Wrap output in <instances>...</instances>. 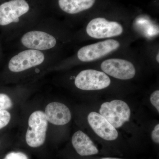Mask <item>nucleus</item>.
Instances as JSON below:
<instances>
[{
  "label": "nucleus",
  "instance_id": "nucleus-1",
  "mask_svg": "<svg viewBox=\"0 0 159 159\" xmlns=\"http://www.w3.org/2000/svg\"><path fill=\"white\" fill-rule=\"evenodd\" d=\"M84 33L86 39L89 41L131 36L135 37L132 31L131 24L129 20L104 16H95L90 19L84 25Z\"/></svg>",
  "mask_w": 159,
  "mask_h": 159
},
{
  "label": "nucleus",
  "instance_id": "nucleus-2",
  "mask_svg": "<svg viewBox=\"0 0 159 159\" xmlns=\"http://www.w3.org/2000/svg\"><path fill=\"white\" fill-rule=\"evenodd\" d=\"M136 39L134 36L122 38L100 40L82 46L76 53L77 60L85 63H93L111 55L129 49Z\"/></svg>",
  "mask_w": 159,
  "mask_h": 159
},
{
  "label": "nucleus",
  "instance_id": "nucleus-3",
  "mask_svg": "<svg viewBox=\"0 0 159 159\" xmlns=\"http://www.w3.org/2000/svg\"><path fill=\"white\" fill-rule=\"evenodd\" d=\"M129 49L96 63H99L100 70L110 77L122 80L133 79L137 74L136 61L141 57Z\"/></svg>",
  "mask_w": 159,
  "mask_h": 159
},
{
  "label": "nucleus",
  "instance_id": "nucleus-4",
  "mask_svg": "<svg viewBox=\"0 0 159 159\" xmlns=\"http://www.w3.org/2000/svg\"><path fill=\"white\" fill-rule=\"evenodd\" d=\"M110 77L101 70L89 69L80 72L74 80L77 89L83 91H98L110 86Z\"/></svg>",
  "mask_w": 159,
  "mask_h": 159
},
{
  "label": "nucleus",
  "instance_id": "nucleus-5",
  "mask_svg": "<svg viewBox=\"0 0 159 159\" xmlns=\"http://www.w3.org/2000/svg\"><path fill=\"white\" fill-rule=\"evenodd\" d=\"M48 127V120L43 112L37 111L31 114L29 128L26 134L27 144L31 148H38L44 143Z\"/></svg>",
  "mask_w": 159,
  "mask_h": 159
},
{
  "label": "nucleus",
  "instance_id": "nucleus-6",
  "mask_svg": "<svg viewBox=\"0 0 159 159\" xmlns=\"http://www.w3.org/2000/svg\"><path fill=\"white\" fill-rule=\"evenodd\" d=\"M99 114L104 117L116 128H119L129 121L131 111L126 102L115 99L102 103Z\"/></svg>",
  "mask_w": 159,
  "mask_h": 159
},
{
  "label": "nucleus",
  "instance_id": "nucleus-7",
  "mask_svg": "<svg viewBox=\"0 0 159 159\" xmlns=\"http://www.w3.org/2000/svg\"><path fill=\"white\" fill-rule=\"evenodd\" d=\"M44 59L41 51L29 49L13 56L9 61L8 67L11 72L19 73L40 65Z\"/></svg>",
  "mask_w": 159,
  "mask_h": 159
},
{
  "label": "nucleus",
  "instance_id": "nucleus-8",
  "mask_svg": "<svg viewBox=\"0 0 159 159\" xmlns=\"http://www.w3.org/2000/svg\"><path fill=\"white\" fill-rule=\"evenodd\" d=\"M26 0H11L0 5V25L6 26L19 21L20 18L29 11Z\"/></svg>",
  "mask_w": 159,
  "mask_h": 159
},
{
  "label": "nucleus",
  "instance_id": "nucleus-9",
  "mask_svg": "<svg viewBox=\"0 0 159 159\" xmlns=\"http://www.w3.org/2000/svg\"><path fill=\"white\" fill-rule=\"evenodd\" d=\"M21 42L26 48L39 51L53 48L57 44V40L54 36L39 31L27 32L22 37Z\"/></svg>",
  "mask_w": 159,
  "mask_h": 159
},
{
  "label": "nucleus",
  "instance_id": "nucleus-10",
  "mask_svg": "<svg viewBox=\"0 0 159 159\" xmlns=\"http://www.w3.org/2000/svg\"><path fill=\"white\" fill-rule=\"evenodd\" d=\"M88 121L95 133L107 141H114L118 138L119 134L115 127L102 116L96 112L89 114Z\"/></svg>",
  "mask_w": 159,
  "mask_h": 159
},
{
  "label": "nucleus",
  "instance_id": "nucleus-11",
  "mask_svg": "<svg viewBox=\"0 0 159 159\" xmlns=\"http://www.w3.org/2000/svg\"><path fill=\"white\" fill-rule=\"evenodd\" d=\"M47 120L55 125H64L70 122L71 113L66 106L59 102L49 103L45 111Z\"/></svg>",
  "mask_w": 159,
  "mask_h": 159
},
{
  "label": "nucleus",
  "instance_id": "nucleus-12",
  "mask_svg": "<svg viewBox=\"0 0 159 159\" xmlns=\"http://www.w3.org/2000/svg\"><path fill=\"white\" fill-rule=\"evenodd\" d=\"M73 147L77 153L81 156H89L99 152L96 145L89 137L81 130H78L72 138Z\"/></svg>",
  "mask_w": 159,
  "mask_h": 159
},
{
  "label": "nucleus",
  "instance_id": "nucleus-13",
  "mask_svg": "<svg viewBox=\"0 0 159 159\" xmlns=\"http://www.w3.org/2000/svg\"><path fill=\"white\" fill-rule=\"evenodd\" d=\"M97 0H58L60 9L67 14L75 15L92 9Z\"/></svg>",
  "mask_w": 159,
  "mask_h": 159
},
{
  "label": "nucleus",
  "instance_id": "nucleus-14",
  "mask_svg": "<svg viewBox=\"0 0 159 159\" xmlns=\"http://www.w3.org/2000/svg\"><path fill=\"white\" fill-rule=\"evenodd\" d=\"M148 51H146V53H148V54H145V56H148V57L144 58V60H152L154 61L157 64H159V50L158 46L156 45L155 47H152V48H148Z\"/></svg>",
  "mask_w": 159,
  "mask_h": 159
},
{
  "label": "nucleus",
  "instance_id": "nucleus-15",
  "mask_svg": "<svg viewBox=\"0 0 159 159\" xmlns=\"http://www.w3.org/2000/svg\"><path fill=\"white\" fill-rule=\"evenodd\" d=\"M12 102L8 95L0 93V111L6 110L11 108Z\"/></svg>",
  "mask_w": 159,
  "mask_h": 159
},
{
  "label": "nucleus",
  "instance_id": "nucleus-16",
  "mask_svg": "<svg viewBox=\"0 0 159 159\" xmlns=\"http://www.w3.org/2000/svg\"><path fill=\"white\" fill-rule=\"evenodd\" d=\"M11 119V115L8 111H0V129L4 128L9 124Z\"/></svg>",
  "mask_w": 159,
  "mask_h": 159
},
{
  "label": "nucleus",
  "instance_id": "nucleus-17",
  "mask_svg": "<svg viewBox=\"0 0 159 159\" xmlns=\"http://www.w3.org/2000/svg\"><path fill=\"white\" fill-rule=\"evenodd\" d=\"M150 102L156 108L159 112V90L154 91L151 95Z\"/></svg>",
  "mask_w": 159,
  "mask_h": 159
},
{
  "label": "nucleus",
  "instance_id": "nucleus-18",
  "mask_svg": "<svg viewBox=\"0 0 159 159\" xmlns=\"http://www.w3.org/2000/svg\"><path fill=\"white\" fill-rule=\"evenodd\" d=\"M3 159H29L25 154L21 152H9Z\"/></svg>",
  "mask_w": 159,
  "mask_h": 159
},
{
  "label": "nucleus",
  "instance_id": "nucleus-19",
  "mask_svg": "<svg viewBox=\"0 0 159 159\" xmlns=\"http://www.w3.org/2000/svg\"><path fill=\"white\" fill-rule=\"evenodd\" d=\"M152 139L157 144L159 143V124H157L152 131L151 134Z\"/></svg>",
  "mask_w": 159,
  "mask_h": 159
},
{
  "label": "nucleus",
  "instance_id": "nucleus-20",
  "mask_svg": "<svg viewBox=\"0 0 159 159\" xmlns=\"http://www.w3.org/2000/svg\"><path fill=\"white\" fill-rule=\"evenodd\" d=\"M101 159H121L115 158L105 157V158H102Z\"/></svg>",
  "mask_w": 159,
  "mask_h": 159
}]
</instances>
